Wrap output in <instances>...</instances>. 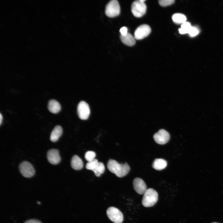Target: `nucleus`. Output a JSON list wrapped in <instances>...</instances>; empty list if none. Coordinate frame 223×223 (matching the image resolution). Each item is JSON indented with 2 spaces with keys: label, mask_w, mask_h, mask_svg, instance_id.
<instances>
[{
  "label": "nucleus",
  "mask_w": 223,
  "mask_h": 223,
  "mask_svg": "<svg viewBox=\"0 0 223 223\" xmlns=\"http://www.w3.org/2000/svg\"><path fill=\"white\" fill-rule=\"evenodd\" d=\"M107 167L112 173L119 177L126 175L130 170V167L127 163L120 164L116 160L110 159L108 162Z\"/></svg>",
  "instance_id": "f257e3e1"
},
{
  "label": "nucleus",
  "mask_w": 223,
  "mask_h": 223,
  "mask_svg": "<svg viewBox=\"0 0 223 223\" xmlns=\"http://www.w3.org/2000/svg\"><path fill=\"white\" fill-rule=\"evenodd\" d=\"M158 200V194L152 188L147 189L144 194L142 200V205L146 207H152Z\"/></svg>",
  "instance_id": "f03ea898"
},
{
  "label": "nucleus",
  "mask_w": 223,
  "mask_h": 223,
  "mask_svg": "<svg viewBox=\"0 0 223 223\" xmlns=\"http://www.w3.org/2000/svg\"><path fill=\"white\" fill-rule=\"evenodd\" d=\"M145 0H139L134 1L131 6V11L136 17H140L146 12V7L144 3Z\"/></svg>",
  "instance_id": "7ed1b4c3"
},
{
  "label": "nucleus",
  "mask_w": 223,
  "mask_h": 223,
  "mask_svg": "<svg viewBox=\"0 0 223 223\" xmlns=\"http://www.w3.org/2000/svg\"><path fill=\"white\" fill-rule=\"evenodd\" d=\"M120 7L118 1L116 0H113L109 2L106 5L105 13L109 17H114L120 14Z\"/></svg>",
  "instance_id": "20e7f679"
},
{
  "label": "nucleus",
  "mask_w": 223,
  "mask_h": 223,
  "mask_svg": "<svg viewBox=\"0 0 223 223\" xmlns=\"http://www.w3.org/2000/svg\"><path fill=\"white\" fill-rule=\"evenodd\" d=\"M108 218L114 223H122L123 220L122 213L117 208L111 207L107 211Z\"/></svg>",
  "instance_id": "39448f33"
},
{
  "label": "nucleus",
  "mask_w": 223,
  "mask_h": 223,
  "mask_svg": "<svg viewBox=\"0 0 223 223\" xmlns=\"http://www.w3.org/2000/svg\"><path fill=\"white\" fill-rule=\"evenodd\" d=\"M19 168L21 174L26 178L32 177L35 173L33 166L28 161H24L21 163Z\"/></svg>",
  "instance_id": "423d86ee"
},
{
  "label": "nucleus",
  "mask_w": 223,
  "mask_h": 223,
  "mask_svg": "<svg viewBox=\"0 0 223 223\" xmlns=\"http://www.w3.org/2000/svg\"><path fill=\"white\" fill-rule=\"evenodd\" d=\"M77 112L80 119L82 120L87 119L90 114V108L88 103L84 101H81L77 106Z\"/></svg>",
  "instance_id": "0eeeda50"
},
{
  "label": "nucleus",
  "mask_w": 223,
  "mask_h": 223,
  "mask_svg": "<svg viewBox=\"0 0 223 223\" xmlns=\"http://www.w3.org/2000/svg\"><path fill=\"white\" fill-rule=\"evenodd\" d=\"M153 138L156 142L161 145L167 143L169 140V133L164 129H160L153 135Z\"/></svg>",
  "instance_id": "6e6552de"
},
{
  "label": "nucleus",
  "mask_w": 223,
  "mask_h": 223,
  "mask_svg": "<svg viewBox=\"0 0 223 223\" xmlns=\"http://www.w3.org/2000/svg\"><path fill=\"white\" fill-rule=\"evenodd\" d=\"M151 32V28L149 25L142 24L136 29L134 33V37L137 40L142 39L148 36Z\"/></svg>",
  "instance_id": "1a4fd4ad"
},
{
  "label": "nucleus",
  "mask_w": 223,
  "mask_h": 223,
  "mask_svg": "<svg viewBox=\"0 0 223 223\" xmlns=\"http://www.w3.org/2000/svg\"><path fill=\"white\" fill-rule=\"evenodd\" d=\"M47 157L48 161L51 164L55 165L59 163L61 157L59 151L56 149H51L48 151Z\"/></svg>",
  "instance_id": "9d476101"
},
{
  "label": "nucleus",
  "mask_w": 223,
  "mask_h": 223,
  "mask_svg": "<svg viewBox=\"0 0 223 223\" xmlns=\"http://www.w3.org/2000/svg\"><path fill=\"white\" fill-rule=\"evenodd\" d=\"M133 186L135 191L140 195L144 194L147 190L145 183L142 179L140 178H136L134 179Z\"/></svg>",
  "instance_id": "9b49d317"
},
{
  "label": "nucleus",
  "mask_w": 223,
  "mask_h": 223,
  "mask_svg": "<svg viewBox=\"0 0 223 223\" xmlns=\"http://www.w3.org/2000/svg\"><path fill=\"white\" fill-rule=\"evenodd\" d=\"M48 108L51 112L56 114L60 111L61 107L58 101L54 99H51L48 102Z\"/></svg>",
  "instance_id": "f8f14e48"
},
{
  "label": "nucleus",
  "mask_w": 223,
  "mask_h": 223,
  "mask_svg": "<svg viewBox=\"0 0 223 223\" xmlns=\"http://www.w3.org/2000/svg\"><path fill=\"white\" fill-rule=\"evenodd\" d=\"M63 133V129L59 125L56 126L52 131L50 135L51 141L55 142L58 140Z\"/></svg>",
  "instance_id": "ddd939ff"
},
{
  "label": "nucleus",
  "mask_w": 223,
  "mask_h": 223,
  "mask_svg": "<svg viewBox=\"0 0 223 223\" xmlns=\"http://www.w3.org/2000/svg\"><path fill=\"white\" fill-rule=\"evenodd\" d=\"M120 38L121 41L125 45L129 46H132L135 43V39L131 34L128 33L124 36L120 35Z\"/></svg>",
  "instance_id": "4468645a"
},
{
  "label": "nucleus",
  "mask_w": 223,
  "mask_h": 223,
  "mask_svg": "<svg viewBox=\"0 0 223 223\" xmlns=\"http://www.w3.org/2000/svg\"><path fill=\"white\" fill-rule=\"evenodd\" d=\"M71 164L72 167L75 170H80L83 166L82 160L77 155H74L72 157Z\"/></svg>",
  "instance_id": "2eb2a0df"
},
{
  "label": "nucleus",
  "mask_w": 223,
  "mask_h": 223,
  "mask_svg": "<svg viewBox=\"0 0 223 223\" xmlns=\"http://www.w3.org/2000/svg\"><path fill=\"white\" fill-rule=\"evenodd\" d=\"M167 161L162 159H156L153 161L152 166L155 169L160 170L164 169L167 165Z\"/></svg>",
  "instance_id": "dca6fc26"
},
{
  "label": "nucleus",
  "mask_w": 223,
  "mask_h": 223,
  "mask_svg": "<svg viewBox=\"0 0 223 223\" xmlns=\"http://www.w3.org/2000/svg\"><path fill=\"white\" fill-rule=\"evenodd\" d=\"M173 21L176 24H181L186 22V18L183 14L181 13H176L172 17Z\"/></svg>",
  "instance_id": "f3484780"
},
{
  "label": "nucleus",
  "mask_w": 223,
  "mask_h": 223,
  "mask_svg": "<svg viewBox=\"0 0 223 223\" xmlns=\"http://www.w3.org/2000/svg\"><path fill=\"white\" fill-rule=\"evenodd\" d=\"M191 26L190 23L186 22L181 24V28L179 29V33L181 34L188 33Z\"/></svg>",
  "instance_id": "a211bd4d"
},
{
  "label": "nucleus",
  "mask_w": 223,
  "mask_h": 223,
  "mask_svg": "<svg viewBox=\"0 0 223 223\" xmlns=\"http://www.w3.org/2000/svg\"><path fill=\"white\" fill-rule=\"evenodd\" d=\"M105 169V166L101 162H99L97 168L93 172L96 176L99 177L104 172Z\"/></svg>",
  "instance_id": "6ab92c4d"
},
{
  "label": "nucleus",
  "mask_w": 223,
  "mask_h": 223,
  "mask_svg": "<svg viewBox=\"0 0 223 223\" xmlns=\"http://www.w3.org/2000/svg\"><path fill=\"white\" fill-rule=\"evenodd\" d=\"M99 163L97 160L95 159L92 161L88 162L86 164V169L94 171L97 168Z\"/></svg>",
  "instance_id": "aec40b11"
},
{
  "label": "nucleus",
  "mask_w": 223,
  "mask_h": 223,
  "mask_svg": "<svg viewBox=\"0 0 223 223\" xmlns=\"http://www.w3.org/2000/svg\"><path fill=\"white\" fill-rule=\"evenodd\" d=\"M95 156L96 154L95 152L92 151H88L86 152L85 155V159L88 162L95 159Z\"/></svg>",
  "instance_id": "412c9836"
},
{
  "label": "nucleus",
  "mask_w": 223,
  "mask_h": 223,
  "mask_svg": "<svg viewBox=\"0 0 223 223\" xmlns=\"http://www.w3.org/2000/svg\"><path fill=\"white\" fill-rule=\"evenodd\" d=\"M199 33V29L196 27L191 26L188 34L191 37H194L197 35Z\"/></svg>",
  "instance_id": "4be33fe9"
},
{
  "label": "nucleus",
  "mask_w": 223,
  "mask_h": 223,
  "mask_svg": "<svg viewBox=\"0 0 223 223\" xmlns=\"http://www.w3.org/2000/svg\"><path fill=\"white\" fill-rule=\"evenodd\" d=\"M174 0H160L159 1V4L162 7L167 6L173 4Z\"/></svg>",
  "instance_id": "5701e85b"
},
{
  "label": "nucleus",
  "mask_w": 223,
  "mask_h": 223,
  "mask_svg": "<svg viewBox=\"0 0 223 223\" xmlns=\"http://www.w3.org/2000/svg\"><path fill=\"white\" fill-rule=\"evenodd\" d=\"M128 29L127 28L125 27H123L121 28L120 30V32L121 35L122 36H124L127 34Z\"/></svg>",
  "instance_id": "b1692460"
},
{
  "label": "nucleus",
  "mask_w": 223,
  "mask_h": 223,
  "mask_svg": "<svg viewBox=\"0 0 223 223\" xmlns=\"http://www.w3.org/2000/svg\"><path fill=\"white\" fill-rule=\"evenodd\" d=\"M24 223H42L39 220L35 219H31L27 220Z\"/></svg>",
  "instance_id": "393cba45"
},
{
  "label": "nucleus",
  "mask_w": 223,
  "mask_h": 223,
  "mask_svg": "<svg viewBox=\"0 0 223 223\" xmlns=\"http://www.w3.org/2000/svg\"><path fill=\"white\" fill-rule=\"evenodd\" d=\"M3 120V116L1 113L0 114V124L1 125Z\"/></svg>",
  "instance_id": "a878e982"
},
{
  "label": "nucleus",
  "mask_w": 223,
  "mask_h": 223,
  "mask_svg": "<svg viewBox=\"0 0 223 223\" xmlns=\"http://www.w3.org/2000/svg\"><path fill=\"white\" fill-rule=\"evenodd\" d=\"M37 204L39 205V204H41V203L39 201H38L37 202Z\"/></svg>",
  "instance_id": "bb28decb"
},
{
  "label": "nucleus",
  "mask_w": 223,
  "mask_h": 223,
  "mask_svg": "<svg viewBox=\"0 0 223 223\" xmlns=\"http://www.w3.org/2000/svg\"><path fill=\"white\" fill-rule=\"evenodd\" d=\"M212 223H217V222H212Z\"/></svg>",
  "instance_id": "cd10ccee"
}]
</instances>
